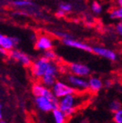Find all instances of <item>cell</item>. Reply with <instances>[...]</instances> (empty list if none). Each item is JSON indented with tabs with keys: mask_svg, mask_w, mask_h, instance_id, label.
<instances>
[{
	"mask_svg": "<svg viewBox=\"0 0 122 123\" xmlns=\"http://www.w3.org/2000/svg\"><path fill=\"white\" fill-rule=\"evenodd\" d=\"M84 93L76 92L74 94L67 95V96L59 99L58 109L61 110L67 118L72 116L76 112V110L81 106L82 102H85L83 99Z\"/></svg>",
	"mask_w": 122,
	"mask_h": 123,
	"instance_id": "6da1fadb",
	"label": "cell"
},
{
	"mask_svg": "<svg viewBox=\"0 0 122 123\" xmlns=\"http://www.w3.org/2000/svg\"><path fill=\"white\" fill-rule=\"evenodd\" d=\"M53 63L54 62L49 61L43 56L35 60L34 62H32V66H31V74L32 77L36 80H40L41 78L47 73Z\"/></svg>",
	"mask_w": 122,
	"mask_h": 123,
	"instance_id": "7a4b0ae2",
	"label": "cell"
},
{
	"mask_svg": "<svg viewBox=\"0 0 122 123\" xmlns=\"http://www.w3.org/2000/svg\"><path fill=\"white\" fill-rule=\"evenodd\" d=\"M35 105L38 110L44 113H49L58 109L59 100L56 98H49L46 97H36Z\"/></svg>",
	"mask_w": 122,
	"mask_h": 123,
	"instance_id": "3957f363",
	"label": "cell"
},
{
	"mask_svg": "<svg viewBox=\"0 0 122 123\" xmlns=\"http://www.w3.org/2000/svg\"><path fill=\"white\" fill-rule=\"evenodd\" d=\"M65 79H66L67 84L73 89H75L77 92L84 93V92L89 91L88 80L85 78H82V77H79L76 76V75L68 74H67Z\"/></svg>",
	"mask_w": 122,
	"mask_h": 123,
	"instance_id": "277c9868",
	"label": "cell"
},
{
	"mask_svg": "<svg viewBox=\"0 0 122 123\" xmlns=\"http://www.w3.org/2000/svg\"><path fill=\"white\" fill-rule=\"evenodd\" d=\"M51 91L53 95L58 100L67 96V95L74 94L77 92L75 89L70 86L67 82H64L62 80H56V82L51 87Z\"/></svg>",
	"mask_w": 122,
	"mask_h": 123,
	"instance_id": "5b68a950",
	"label": "cell"
},
{
	"mask_svg": "<svg viewBox=\"0 0 122 123\" xmlns=\"http://www.w3.org/2000/svg\"><path fill=\"white\" fill-rule=\"evenodd\" d=\"M19 43V39L15 37H10L0 33V52L1 55H7L15 49Z\"/></svg>",
	"mask_w": 122,
	"mask_h": 123,
	"instance_id": "8992f818",
	"label": "cell"
},
{
	"mask_svg": "<svg viewBox=\"0 0 122 123\" xmlns=\"http://www.w3.org/2000/svg\"><path fill=\"white\" fill-rule=\"evenodd\" d=\"M8 55H9L10 59H12L15 62H17L21 63V65L25 66V67H31L32 66V61L31 57L27 53L21 51V50L14 49L11 51L9 52Z\"/></svg>",
	"mask_w": 122,
	"mask_h": 123,
	"instance_id": "52a82bcc",
	"label": "cell"
},
{
	"mask_svg": "<svg viewBox=\"0 0 122 123\" xmlns=\"http://www.w3.org/2000/svg\"><path fill=\"white\" fill-rule=\"evenodd\" d=\"M69 74L76 75L79 77L85 78L91 74V69L87 65L80 62H72L68 65L67 68Z\"/></svg>",
	"mask_w": 122,
	"mask_h": 123,
	"instance_id": "ba28073f",
	"label": "cell"
},
{
	"mask_svg": "<svg viewBox=\"0 0 122 123\" xmlns=\"http://www.w3.org/2000/svg\"><path fill=\"white\" fill-rule=\"evenodd\" d=\"M54 47V43L52 38L50 36L45 34L39 35L37 37L36 41H35V48L38 50L41 51H47V50H52Z\"/></svg>",
	"mask_w": 122,
	"mask_h": 123,
	"instance_id": "9c48e42d",
	"label": "cell"
},
{
	"mask_svg": "<svg viewBox=\"0 0 122 123\" xmlns=\"http://www.w3.org/2000/svg\"><path fill=\"white\" fill-rule=\"evenodd\" d=\"M62 43L65 45L71 47V48H74L77 50H83V51H86V52H92V47L89 44H85L84 42H81V41H79L77 39H74L72 37H68V38H63L61 39Z\"/></svg>",
	"mask_w": 122,
	"mask_h": 123,
	"instance_id": "30bf717a",
	"label": "cell"
},
{
	"mask_svg": "<svg viewBox=\"0 0 122 123\" xmlns=\"http://www.w3.org/2000/svg\"><path fill=\"white\" fill-rule=\"evenodd\" d=\"M32 93L36 97H46L49 98H55L52 93V91L50 88L45 86L42 83L36 82L32 85Z\"/></svg>",
	"mask_w": 122,
	"mask_h": 123,
	"instance_id": "8fae6325",
	"label": "cell"
},
{
	"mask_svg": "<svg viewBox=\"0 0 122 123\" xmlns=\"http://www.w3.org/2000/svg\"><path fill=\"white\" fill-rule=\"evenodd\" d=\"M92 52L97 56L108 59L111 62H115L117 60V54L114 50L104 48L102 46H93Z\"/></svg>",
	"mask_w": 122,
	"mask_h": 123,
	"instance_id": "7c38bea8",
	"label": "cell"
},
{
	"mask_svg": "<svg viewBox=\"0 0 122 123\" xmlns=\"http://www.w3.org/2000/svg\"><path fill=\"white\" fill-rule=\"evenodd\" d=\"M88 80V86H89V92L92 93H97L102 90L104 84L100 78L97 76H91Z\"/></svg>",
	"mask_w": 122,
	"mask_h": 123,
	"instance_id": "4fadbf2b",
	"label": "cell"
},
{
	"mask_svg": "<svg viewBox=\"0 0 122 123\" xmlns=\"http://www.w3.org/2000/svg\"><path fill=\"white\" fill-rule=\"evenodd\" d=\"M51 113L55 123H67V117L61 110L56 109V110H53Z\"/></svg>",
	"mask_w": 122,
	"mask_h": 123,
	"instance_id": "5bb4252c",
	"label": "cell"
},
{
	"mask_svg": "<svg viewBox=\"0 0 122 123\" xmlns=\"http://www.w3.org/2000/svg\"><path fill=\"white\" fill-rule=\"evenodd\" d=\"M14 7L19 9H27L34 6V4L31 0H15L12 3Z\"/></svg>",
	"mask_w": 122,
	"mask_h": 123,
	"instance_id": "9a60e30c",
	"label": "cell"
},
{
	"mask_svg": "<svg viewBox=\"0 0 122 123\" xmlns=\"http://www.w3.org/2000/svg\"><path fill=\"white\" fill-rule=\"evenodd\" d=\"M109 17L112 20H119L122 22V9L121 8H114L109 11Z\"/></svg>",
	"mask_w": 122,
	"mask_h": 123,
	"instance_id": "2e32d148",
	"label": "cell"
},
{
	"mask_svg": "<svg viewBox=\"0 0 122 123\" xmlns=\"http://www.w3.org/2000/svg\"><path fill=\"white\" fill-rule=\"evenodd\" d=\"M58 10H61L62 12H64L65 14L69 13L72 11L73 10V5L67 2H61L58 4Z\"/></svg>",
	"mask_w": 122,
	"mask_h": 123,
	"instance_id": "e0dca14e",
	"label": "cell"
},
{
	"mask_svg": "<svg viewBox=\"0 0 122 123\" xmlns=\"http://www.w3.org/2000/svg\"><path fill=\"white\" fill-rule=\"evenodd\" d=\"M43 56L45 57L46 59H48L49 61L54 62H55V61H56V59H57V54L55 53L53 50H47V51L44 52Z\"/></svg>",
	"mask_w": 122,
	"mask_h": 123,
	"instance_id": "ac0fdd59",
	"label": "cell"
},
{
	"mask_svg": "<svg viewBox=\"0 0 122 123\" xmlns=\"http://www.w3.org/2000/svg\"><path fill=\"white\" fill-rule=\"evenodd\" d=\"M121 107H122V104L119 100H114V101H112L109 104V110L113 113H115V112L121 110Z\"/></svg>",
	"mask_w": 122,
	"mask_h": 123,
	"instance_id": "d6986e66",
	"label": "cell"
},
{
	"mask_svg": "<svg viewBox=\"0 0 122 123\" xmlns=\"http://www.w3.org/2000/svg\"><path fill=\"white\" fill-rule=\"evenodd\" d=\"M91 8H92V12L94 14H96V15H99L103 11V6H102V4L99 2H97V1H93L92 3Z\"/></svg>",
	"mask_w": 122,
	"mask_h": 123,
	"instance_id": "ffe728a7",
	"label": "cell"
},
{
	"mask_svg": "<svg viewBox=\"0 0 122 123\" xmlns=\"http://www.w3.org/2000/svg\"><path fill=\"white\" fill-rule=\"evenodd\" d=\"M113 121L115 123H122V109L119 111L114 113Z\"/></svg>",
	"mask_w": 122,
	"mask_h": 123,
	"instance_id": "44dd1931",
	"label": "cell"
},
{
	"mask_svg": "<svg viewBox=\"0 0 122 123\" xmlns=\"http://www.w3.org/2000/svg\"><path fill=\"white\" fill-rule=\"evenodd\" d=\"M115 30H116L117 33L120 36H122V22L118 23L115 27Z\"/></svg>",
	"mask_w": 122,
	"mask_h": 123,
	"instance_id": "7402d4cb",
	"label": "cell"
},
{
	"mask_svg": "<svg viewBox=\"0 0 122 123\" xmlns=\"http://www.w3.org/2000/svg\"><path fill=\"white\" fill-rule=\"evenodd\" d=\"M66 15V14L64 13V12H62L61 10H58L57 11H56V15H57L58 17H62V16H64V15Z\"/></svg>",
	"mask_w": 122,
	"mask_h": 123,
	"instance_id": "603a6c76",
	"label": "cell"
},
{
	"mask_svg": "<svg viewBox=\"0 0 122 123\" xmlns=\"http://www.w3.org/2000/svg\"><path fill=\"white\" fill-rule=\"evenodd\" d=\"M117 5L119 6V8H121L122 9V0H115Z\"/></svg>",
	"mask_w": 122,
	"mask_h": 123,
	"instance_id": "cb8c5ba5",
	"label": "cell"
},
{
	"mask_svg": "<svg viewBox=\"0 0 122 123\" xmlns=\"http://www.w3.org/2000/svg\"><path fill=\"white\" fill-rule=\"evenodd\" d=\"M3 118V110H2V105L0 104V121Z\"/></svg>",
	"mask_w": 122,
	"mask_h": 123,
	"instance_id": "d4e9b609",
	"label": "cell"
},
{
	"mask_svg": "<svg viewBox=\"0 0 122 123\" xmlns=\"http://www.w3.org/2000/svg\"><path fill=\"white\" fill-rule=\"evenodd\" d=\"M0 123H8V122H6V121H2V120H1V121H0Z\"/></svg>",
	"mask_w": 122,
	"mask_h": 123,
	"instance_id": "484cf974",
	"label": "cell"
},
{
	"mask_svg": "<svg viewBox=\"0 0 122 123\" xmlns=\"http://www.w3.org/2000/svg\"><path fill=\"white\" fill-rule=\"evenodd\" d=\"M0 56H1V52H0Z\"/></svg>",
	"mask_w": 122,
	"mask_h": 123,
	"instance_id": "4316f807",
	"label": "cell"
}]
</instances>
